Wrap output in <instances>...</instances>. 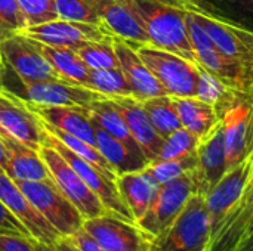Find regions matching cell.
Wrapping results in <instances>:
<instances>
[{"label": "cell", "mask_w": 253, "mask_h": 251, "mask_svg": "<svg viewBox=\"0 0 253 251\" xmlns=\"http://www.w3.org/2000/svg\"><path fill=\"white\" fill-rule=\"evenodd\" d=\"M148 34L150 44L196 64L187 13L182 6L165 0H126Z\"/></svg>", "instance_id": "6da1fadb"}, {"label": "cell", "mask_w": 253, "mask_h": 251, "mask_svg": "<svg viewBox=\"0 0 253 251\" xmlns=\"http://www.w3.org/2000/svg\"><path fill=\"white\" fill-rule=\"evenodd\" d=\"M212 226L205 195L193 194L173 223L153 241V251H209Z\"/></svg>", "instance_id": "7a4b0ae2"}, {"label": "cell", "mask_w": 253, "mask_h": 251, "mask_svg": "<svg viewBox=\"0 0 253 251\" xmlns=\"http://www.w3.org/2000/svg\"><path fill=\"white\" fill-rule=\"evenodd\" d=\"M129 43V41H127ZM144 64L166 89L169 96H196L199 86L200 67L172 52L159 49L153 44L130 43Z\"/></svg>", "instance_id": "3957f363"}, {"label": "cell", "mask_w": 253, "mask_h": 251, "mask_svg": "<svg viewBox=\"0 0 253 251\" xmlns=\"http://www.w3.org/2000/svg\"><path fill=\"white\" fill-rule=\"evenodd\" d=\"M13 182L61 237H71L83 226L84 217L52 179Z\"/></svg>", "instance_id": "277c9868"}, {"label": "cell", "mask_w": 253, "mask_h": 251, "mask_svg": "<svg viewBox=\"0 0 253 251\" xmlns=\"http://www.w3.org/2000/svg\"><path fill=\"white\" fill-rule=\"evenodd\" d=\"M182 7L199 22V25L208 33L211 40L215 43L218 50L240 65L243 70L251 90L253 86V31L240 25L218 19L208 15L187 3Z\"/></svg>", "instance_id": "5b68a950"}, {"label": "cell", "mask_w": 253, "mask_h": 251, "mask_svg": "<svg viewBox=\"0 0 253 251\" xmlns=\"http://www.w3.org/2000/svg\"><path fill=\"white\" fill-rule=\"evenodd\" d=\"M4 89L31 105L68 107V108H80L84 111H89L90 105L95 101L105 98L98 92H93L84 86L68 83L62 78L22 81L15 75L13 86Z\"/></svg>", "instance_id": "8992f818"}, {"label": "cell", "mask_w": 253, "mask_h": 251, "mask_svg": "<svg viewBox=\"0 0 253 251\" xmlns=\"http://www.w3.org/2000/svg\"><path fill=\"white\" fill-rule=\"evenodd\" d=\"M187 13V27L190 34L191 47L196 56V64L206 71L208 74L213 75L216 80H219L222 84H225L228 89L249 95L251 93V84L240 68L239 64L222 55L215 43L211 40L208 33L199 25V22L185 10Z\"/></svg>", "instance_id": "52a82bcc"}, {"label": "cell", "mask_w": 253, "mask_h": 251, "mask_svg": "<svg viewBox=\"0 0 253 251\" xmlns=\"http://www.w3.org/2000/svg\"><path fill=\"white\" fill-rule=\"evenodd\" d=\"M193 194H196V185L191 172L160 185L151 206L136 225L156 240L173 223Z\"/></svg>", "instance_id": "ba28073f"}, {"label": "cell", "mask_w": 253, "mask_h": 251, "mask_svg": "<svg viewBox=\"0 0 253 251\" xmlns=\"http://www.w3.org/2000/svg\"><path fill=\"white\" fill-rule=\"evenodd\" d=\"M40 157L47 166L52 180L61 189V192L76 206L84 219L96 217L107 213V209L101 200L89 189L77 172L65 161V158L52 146L43 145L40 149Z\"/></svg>", "instance_id": "9c48e42d"}, {"label": "cell", "mask_w": 253, "mask_h": 251, "mask_svg": "<svg viewBox=\"0 0 253 251\" xmlns=\"http://www.w3.org/2000/svg\"><path fill=\"white\" fill-rule=\"evenodd\" d=\"M221 121L228 172L253 154V105L249 95L237 93L224 111Z\"/></svg>", "instance_id": "30bf717a"}, {"label": "cell", "mask_w": 253, "mask_h": 251, "mask_svg": "<svg viewBox=\"0 0 253 251\" xmlns=\"http://www.w3.org/2000/svg\"><path fill=\"white\" fill-rule=\"evenodd\" d=\"M107 251H153V238L135 222L110 212L84 219L82 226Z\"/></svg>", "instance_id": "8fae6325"}, {"label": "cell", "mask_w": 253, "mask_h": 251, "mask_svg": "<svg viewBox=\"0 0 253 251\" xmlns=\"http://www.w3.org/2000/svg\"><path fill=\"white\" fill-rule=\"evenodd\" d=\"M44 145L52 146L65 158V161L77 172V175L83 179V182L89 186V189L101 200V203L104 204L107 212H110L116 216H120L129 222H135L129 209L126 207V204L123 203V200L120 197L116 179H111L110 176L102 173L99 169H96L90 163H87L83 158H80L79 155H76L58 138H55L47 130H46Z\"/></svg>", "instance_id": "7c38bea8"}, {"label": "cell", "mask_w": 253, "mask_h": 251, "mask_svg": "<svg viewBox=\"0 0 253 251\" xmlns=\"http://www.w3.org/2000/svg\"><path fill=\"white\" fill-rule=\"evenodd\" d=\"M0 56L7 70L22 81L59 78L39 47V41L25 34H15L0 41Z\"/></svg>", "instance_id": "4fadbf2b"}, {"label": "cell", "mask_w": 253, "mask_h": 251, "mask_svg": "<svg viewBox=\"0 0 253 251\" xmlns=\"http://www.w3.org/2000/svg\"><path fill=\"white\" fill-rule=\"evenodd\" d=\"M0 132L37 151L46 139V127L42 118L25 101L4 87L0 89Z\"/></svg>", "instance_id": "5bb4252c"}, {"label": "cell", "mask_w": 253, "mask_h": 251, "mask_svg": "<svg viewBox=\"0 0 253 251\" xmlns=\"http://www.w3.org/2000/svg\"><path fill=\"white\" fill-rule=\"evenodd\" d=\"M253 172V154L243 163L228 170L222 179L205 195L212 226V240L225 222L230 212L239 204Z\"/></svg>", "instance_id": "9a60e30c"}, {"label": "cell", "mask_w": 253, "mask_h": 251, "mask_svg": "<svg viewBox=\"0 0 253 251\" xmlns=\"http://www.w3.org/2000/svg\"><path fill=\"white\" fill-rule=\"evenodd\" d=\"M27 37L53 47H65L76 50L83 41H107L113 37L99 25L76 22L67 19H53L40 25L24 30Z\"/></svg>", "instance_id": "2e32d148"}, {"label": "cell", "mask_w": 253, "mask_h": 251, "mask_svg": "<svg viewBox=\"0 0 253 251\" xmlns=\"http://www.w3.org/2000/svg\"><path fill=\"white\" fill-rule=\"evenodd\" d=\"M0 201L25 226L33 240L55 244L61 238L58 231L39 213L13 179H10L3 170H0Z\"/></svg>", "instance_id": "e0dca14e"}, {"label": "cell", "mask_w": 253, "mask_h": 251, "mask_svg": "<svg viewBox=\"0 0 253 251\" xmlns=\"http://www.w3.org/2000/svg\"><path fill=\"white\" fill-rule=\"evenodd\" d=\"M196 194L206 195L227 173V154L222 121L197 146V167L191 172Z\"/></svg>", "instance_id": "ac0fdd59"}, {"label": "cell", "mask_w": 253, "mask_h": 251, "mask_svg": "<svg viewBox=\"0 0 253 251\" xmlns=\"http://www.w3.org/2000/svg\"><path fill=\"white\" fill-rule=\"evenodd\" d=\"M113 46L119 59L120 70L132 89L133 98L142 102L154 96L168 95L166 89L154 77L150 68L144 64V61L139 58V55L130 43H127L123 38L113 37Z\"/></svg>", "instance_id": "d6986e66"}, {"label": "cell", "mask_w": 253, "mask_h": 251, "mask_svg": "<svg viewBox=\"0 0 253 251\" xmlns=\"http://www.w3.org/2000/svg\"><path fill=\"white\" fill-rule=\"evenodd\" d=\"M110 99L123 115L132 138L144 152L148 163L154 161L163 146L165 139L154 129L142 102L133 96H119Z\"/></svg>", "instance_id": "ffe728a7"}, {"label": "cell", "mask_w": 253, "mask_h": 251, "mask_svg": "<svg viewBox=\"0 0 253 251\" xmlns=\"http://www.w3.org/2000/svg\"><path fill=\"white\" fill-rule=\"evenodd\" d=\"M6 149L4 173L13 180H47L52 179L40 152L18 139L0 132Z\"/></svg>", "instance_id": "44dd1931"}, {"label": "cell", "mask_w": 253, "mask_h": 251, "mask_svg": "<svg viewBox=\"0 0 253 251\" xmlns=\"http://www.w3.org/2000/svg\"><path fill=\"white\" fill-rule=\"evenodd\" d=\"M101 27L111 36L135 44H150L147 31L126 0H102L99 9Z\"/></svg>", "instance_id": "7402d4cb"}, {"label": "cell", "mask_w": 253, "mask_h": 251, "mask_svg": "<svg viewBox=\"0 0 253 251\" xmlns=\"http://www.w3.org/2000/svg\"><path fill=\"white\" fill-rule=\"evenodd\" d=\"M28 105L47 126L62 130L79 139H83L90 145H95V124L90 121L89 111L68 107H42L31 104Z\"/></svg>", "instance_id": "603a6c76"}, {"label": "cell", "mask_w": 253, "mask_h": 251, "mask_svg": "<svg viewBox=\"0 0 253 251\" xmlns=\"http://www.w3.org/2000/svg\"><path fill=\"white\" fill-rule=\"evenodd\" d=\"M116 183L123 203L129 209L135 223H138L151 206L160 185L145 172V169L119 175Z\"/></svg>", "instance_id": "cb8c5ba5"}, {"label": "cell", "mask_w": 253, "mask_h": 251, "mask_svg": "<svg viewBox=\"0 0 253 251\" xmlns=\"http://www.w3.org/2000/svg\"><path fill=\"white\" fill-rule=\"evenodd\" d=\"M173 104L182 127L190 130L200 141L208 136L221 121L219 114L213 105L203 102L194 96L173 98Z\"/></svg>", "instance_id": "d4e9b609"}, {"label": "cell", "mask_w": 253, "mask_h": 251, "mask_svg": "<svg viewBox=\"0 0 253 251\" xmlns=\"http://www.w3.org/2000/svg\"><path fill=\"white\" fill-rule=\"evenodd\" d=\"M95 146L98 151L102 154V157L108 161V164L113 167L116 175H123L129 172H138L144 170L150 163L148 160L141 155L133 152L126 143L119 141L117 138L111 136L101 127L95 126Z\"/></svg>", "instance_id": "484cf974"}, {"label": "cell", "mask_w": 253, "mask_h": 251, "mask_svg": "<svg viewBox=\"0 0 253 251\" xmlns=\"http://www.w3.org/2000/svg\"><path fill=\"white\" fill-rule=\"evenodd\" d=\"M89 117H90V121L96 127H101L102 130H105L111 136H114L119 141H122L123 143H126L133 152L144 155V152L141 151V148L138 146V143L132 138L123 115L120 114V111L116 108V105L113 104V101L110 98L95 101L90 105Z\"/></svg>", "instance_id": "4316f807"}, {"label": "cell", "mask_w": 253, "mask_h": 251, "mask_svg": "<svg viewBox=\"0 0 253 251\" xmlns=\"http://www.w3.org/2000/svg\"><path fill=\"white\" fill-rule=\"evenodd\" d=\"M39 47L59 78L77 86L86 84L90 68L83 62V59L77 55L76 50L65 47H53L43 43H39Z\"/></svg>", "instance_id": "83f0119b"}, {"label": "cell", "mask_w": 253, "mask_h": 251, "mask_svg": "<svg viewBox=\"0 0 253 251\" xmlns=\"http://www.w3.org/2000/svg\"><path fill=\"white\" fill-rule=\"evenodd\" d=\"M184 3L253 31V0H184Z\"/></svg>", "instance_id": "f1b7e54d"}, {"label": "cell", "mask_w": 253, "mask_h": 251, "mask_svg": "<svg viewBox=\"0 0 253 251\" xmlns=\"http://www.w3.org/2000/svg\"><path fill=\"white\" fill-rule=\"evenodd\" d=\"M253 219V203L243 210L231 212L216 235L209 251H237L243 243Z\"/></svg>", "instance_id": "f546056e"}, {"label": "cell", "mask_w": 253, "mask_h": 251, "mask_svg": "<svg viewBox=\"0 0 253 251\" xmlns=\"http://www.w3.org/2000/svg\"><path fill=\"white\" fill-rule=\"evenodd\" d=\"M142 105H144L154 129L163 139H166L175 130L182 127L172 96H169V95L154 96V98L142 101Z\"/></svg>", "instance_id": "4dcf8cb0"}, {"label": "cell", "mask_w": 253, "mask_h": 251, "mask_svg": "<svg viewBox=\"0 0 253 251\" xmlns=\"http://www.w3.org/2000/svg\"><path fill=\"white\" fill-rule=\"evenodd\" d=\"M84 87L101 93L105 98H119V96H133L132 89L125 78L120 67L117 68H102L90 70Z\"/></svg>", "instance_id": "1f68e13d"}, {"label": "cell", "mask_w": 253, "mask_h": 251, "mask_svg": "<svg viewBox=\"0 0 253 251\" xmlns=\"http://www.w3.org/2000/svg\"><path fill=\"white\" fill-rule=\"evenodd\" d=\"M44 127L47 132H50L55 138H58L70 151H73L76 155H79L80 158H83L84 161L90 163L92 166H95L96 169H99L102 173H105L107 176H110L111 179H116L117 175L116 172L113 170V167L108 164V161L102 157V154L98 151V148L95 145H90L87 142H84L83 139H79L73 135H68L62 130H58V129H53L50 126H47L44 123Z\"/></svg>", "instance_id": "d6a6232c"}, {"label": "cell", "mask_w": 253, "mask_h": 251, "mask_svg": "<svg viewBox=\"0 0 253 251\" xmlns=\"http://www.w3.org/2000/svg\"><path fill=\"white\" fill-rule=\"evenodd\" d=\"M197 167V151L181 157V158H170V160H156L151 161L147 167L145 172L159 183H168L172 182L190 172H193Z\"/></svg>", "instance_id": "836d02e7"}, {"label": "cell", "mask_w": 253, "mask_h": 251, "mask_svg": "<svg viewBox=\"0 0 253 251\" xmlns=\"http://www.w3.org/2000/svg\"><path fill=\"white\" fill-rule=\"evenodd\" d=\"M77 55L90 70L117 68L119 59L113 46V40L107 41H83L77 49Z\"/></svg>", "instance_id": "e575fe53"}, {"label": "cell", "mask_w": 253, "mask_h": 251, "mask_svg": "<svg viewBox=\"0 0 253 251\" xmlns=\"http://www.w3.org/2000/svg\"><path fill=\"white\" fill-rule=\"evenodd\" d=\"M101 1L102 0H55L58 16L61 19L95 24L99 27Z\"/></svg>", "instance_id": "d590c367"}, {"label": "cell", "mask_w": 253, "mask_h": 251, "mask_svg": "<svg viewBox=\"0 0 253 251\" xmlns=\"http://www.w3.org/2000/svg\"><path fill=\"white\" fill-rule=\"evenodd\" d=\"M199 143H200V139L196 135L181 127L165 139L163 146L156 160H170V158H181V157L190 155L197 151Z\"/></svg>", "instance_id": "8d00e7d4"}, {"label": "cell", "mask_w": 253, "mask_h": 251, "mask_svg": "<svg viewBox=\"0 0 253 251\" xmlns=\"http://www.w3.org/2000/svg\"><path fill=\"white\" fill-rule=\"evenodd\" d=\"M16 1L24 15L27 28L59 18L55 0H16Z\"/></svg>", "instance_id": "74e56055"}, {"label": "cell", "mask_w": 253, "mask_h": 251, "mask_svg": "<svg viewBox=\"0 0 253 251\" xmlns=\"http://www.w3.org/2000/svg\"><path fill=\"white\" fill-rule=\"evenodd\" d=\"M27 28L24 15L16 0H0V41Z\"/></svg>", "instance_id": "f35d334b"}, {"label": "cell", "mask_w": 253, "mask_h": 251, "mask_svg": "<svg viewBox=\"0 0 253 251\" xmlns=\"http://www.w3.org/2000/svg\"><path fill=\"white\" fill-rule=\"evenodd\" d=\"M0 234H13V235H22L30 237L25 226L7 210V207L0 201Z\"/></svg>", "instance_id": "ab89813d"}, {"label": "cell", "mask_w": 253, "mask_h": 251, "mask_svg": "<svg viewBox=\"0 0 253 251\" xmlns=\"http://www.w3.org/2000/svg\"><path fill=\"white\" fill-rule=\"evenodd\" d=\"M0 251H37L34 247L33 238L13 235V234H0Z\"/></svg>", "instance_id": "60d3db41"}, {"label": "cell", "mask_w": 253, "mask_h": 251, "mask_svg": "<svg viewBox=\"0 0 253 251\" xmlns=\"http://www.w3.org/2000/svg\"><path fill=\"white\" fill-rule=\"evenodd\" d=\"M64 238H68L80 251H107L92 235H89L83 228H80L71 237H64Z\"/></svg>", "instance_id": "b9f144b4"}, {"label": "cell", "mask_w": 253, "mask_h": 251, "mask_svg": "<svg viewBox=\"0 0 253 251\" xmlns=\"http://www.w3.org/2000/svg\"><path fill=\"white\" fill-rule=\"evenodd\" d=\"M55 247L58 249V251H80L68 238H64V237H61L55 243Z\"/></svg>", "instance_id": "7bdbcfd3"}, {"label": "cell", "mask_w": 253, "mask_h": 251, "mask_svg": "<svg viewBox=\"0 0 253 251\" xmlns=\"http://www.w3.org/2000/svg\"><path fill=\"white\" fill-rule=\"evenodd\" d=\"M33 243H34V247L37 251H58L55 244H46V243H42L37 240H33Z\"/></svg>", "instance_id": "ee69618b"}, {"label": "cell", "mask_w": 253, "mask_h": 251, "mask_svg": "<svg viewBox=\"0 0 253 251\" xmlns=\"http://www.w3.org/2000/svg\"><path fill=\"white\" fill-rule=\"evenodd\" d=\"M237 251H253V234H251L248 238H245V241L240 244Z\"/></svg>", "instance_id": "f6af8a7d"}, {"label": "cell", "mask_w": 253, "mask_h": 251, "mask_svg": "<svg viewBox=\"0 0 253 251\" xmlns=\"http://www.w3.org/2000/svg\"><path fill=\"white\" fill-rule=\"evenodd\" d=\"M0 169L3 172L6 169V149H4V145H3V141H1V136H0Z\"/></svg>", "instance_id": "bcb514c9"}, {"label": "cell", "mask_w": 253, "mask_h": 251, "mask_svg": "<svg viewBox=\"0 0 253 251\" xmlns=\"http://www.w3.org/2000/svg\"><path fill=\"white\" fill-rule=\"evenodd\" d=\"M165 1H169V3L178 4V6H182V3H184V0H165Z\"/></svg>", "instance_id": "7dc6e473"}, {"label": "cell", "mask_w": 253, "mask_h": 251, "mask_svg": "<svg viewBox=\"0 0 253 251\" xmlns=\"http://www.w3.org/2000/svg\"><path fill=\"white\" fill-rule=\"evenodd\" d=\"M251 234H253V219H252V222H251V225H249V229H248V234H246V237L245 238H248ZM245 241V240H243Z\"/></svg>", "instance_id": "c3c4849f"}, {"label": "cell", "mask_w": 253, "mask_h": 251, "mask_svg": "<svg viewBox=\"0 0 253 251\" xmlns=\"http://www.w3.org/2000/svg\"><path fill=\"white\" fill-rule=\"evenodd\" d=\"M0 89H3V72L0 71Z\"/></svg>", "instance_id": "681fc988"}, {"label": "cell", "mask_w": 253, "mask_h": 251, "mask_svg": "<svg viewBox=\"0 0 253 251\" xmlns=\"http://www.w3.org/2000/svg\"><path fill=\"white\" fill-rule=\"evenodd\" d=\"M249 98H251V101H252V105H253V86H252V90H251V93H249Z\"/></svg>", "instance_id": "f907efd6"}, {"label": "cell", "mask_w": 253, "mask_h": 251, "mask_svg": "<svg viewBox=\"0 0 253 251\" xmlns=\"http://www.w3.org/2000/svg\"><path fill=\"white\" fill-rule=\"evenodd\" d=\"M251 180H252V182H253V172H252V178H251Z\"/></svg>", "instance_id": "816d5d0a"}, {"label": "cell", "mask_w": 253, "mask_h": 251, "mask_svg": "<svg viewBox=\"0 0 253 251\" xmlns=\"http://www.w3.org/2000/svg\"><path fill=\"white\" fill-rule=\"evenodd\" d=\"M0 170H1V169H0Z\"/></svg>", "instance_id": "f5cc1de1"}]
</instances>
